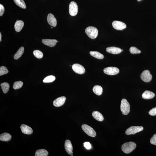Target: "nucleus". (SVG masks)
I'll return each instance as SVG.
<instances>
[{
	"label": "nucleus",
	"mask_w": 156,
	"mask_h": 156,
	"mask_svg": "<svg viewBox=\"0 0 156 156\" xmlns=\"http://www.w3.org/2000/svg\"><path fill=\"white\" fill-rule=\"evenodd\" d=\"M136 145L135 142H129L124 143L121 147L122 151L125 153L128 154L133 151L136 148Z\"/></svg>",
	"instance_id": "f257e3e1"
},
{
	"label": "nucleus",
	"mask_w": 156,
	"mask_h": 156,
	"mask_svg": "<svg viewBox=\"0 0 156 156\" xmlns=\"http://www.w3.org/2000/svg\"><path fill=\"white\" fill-rule=\"evenodd\" d=\"M85 31L87 35L91 38L95 39L98 36V30L95 27H89L86 28Z\"/></svg>",
	"instance_id": "f03ea898"
},
{
	"label": "nucleus",
	"mask_w": 156,
	"mask_h": 156,
	"mask_svg": "<svg viewBox=\"0 0 156 156\" xmlns=\"http://www.w3.org/2000/svg\"><path fill=\"white\" fill-rule=\"evenodd\" d=\"M121 110L123 114L127 115L130 112V105L127 100L123 99L121 101Z\"/></svg>",
	"instance_id": "7ed1b4c3"
},
{
	"label": "nucleus",
	"mask_w": 156,
	"mask_h": 156,
	"mask_svg": "<svg viewBox=\"0 0 156 156\" xmlns=\"http://www.w3.org/2000/svg\"><path fill=\"white\" fill-rule=\"evenodd\" d=\"M82 130L88 136L92 137H95L96 134L95 130L92 127L87 125L84 124L82 126Z\"/></svg>",
	"instance_id": "20e7f679"
},
{
	"label": "nucleus",
	"mask_w": 156,
	"mask_h": 156,
	"mask_svg": "<svg viewBox=\"0 0 156 156\" xmlns=\"http://www.w3.org/2000/svg\"><path fill=\"white\" fill-rule=\"evenodd\" d=\"M144 127L142 126H131L127 129L125 131V134L127 135L134 134L142 131Z\"/></svg>",
	"instance_id": "39448f33"
},
{
	"label": "nucleus",
	"mask_w": 156,
	"mask_h": 156,
	"mask_svg": "<svg viewBox=\"0 0 156 156\" xmlns=\"http://www.w3.org/2000/svg\"><path fill=\"white\" fill-rule=\"evenodd\" d=\"M78 7L77 4L75 2L72 1L69 4V12L71 16H75L77 14Z\"/></svg>",
	"instance_id": "423d86ee"
},
{
	"label": "nucleus",
	"mask_w": 156,
	"mask_h": 156,
	"mask_svg": "<svg viewBox=\"0 0 156 156\" xmlns=\"http://www.w3.org/2000/svg\"><path fill=\"white\" fill-rule=\"evenodd\" d=\"M103 72L107 75H114L118 74L120 72V70L116 67H108L104 69Z\"/></svg>",
	"instance_id": "0eeeda50"
},
{
	"label": "nucleus",
	"mask_w": 156,
	"mask_h": 156,
	"mask_svg": "<svg viewBox=\"0 0 156 156\" xmlns=\"http://www.w3.org/2000/svg\"><path fill=\"white\" fill-rule=\"evenodd\" d=\"M140 77L143 81L146 82H150L152 79V75L148 70L143 71L140 75Z\"/></svg>",
	"instance_id": "6e6552de"
},
{
	"label": "nucleus",
	"mask_w": 156,
	"mask_h": 156,
	"mask_svg": "<svg viewBox=\"0 0 156 156\" xmlns=\"http://www.w3.org/2000/svg\"><path fill=\"white\" fill-rule=\"evenodd\" d=\"M72 69L75 73L79 74H83L85 72V68L79 64H74L72 66Z\"/></svg>",
	"instance_id": "1a4fd4ad"
},
{
	"label": "nucleus",
	"mask_w": 156,
	"mask_h": 156,
	"mask_svg": "<svg viewBox=\"0 0 156 156\" xmlns=\"http://www.w3.org/2000/svg\"><path fill=\"white\" fill-rule=\"evenodd\" d=\"M112 25L114 29L118 30H122L126 28V25L122 22L114 21L113 22Z\"/></svg>",
	"instance_id": "9d476101"
},
{
	"label": "nucleus",
	"mask_w": 156,
	"mask_h": 156,
	"mask_svg": "<svg viewBox=\"0 0 156 156\" xmlns=\"http://www.w3.org/2000/svg\"><path fill=\"white\" fill-rule=\"evenodd\" d=\"M66 100V97L64 96L58 97L54 101L53 105L55 107H60L63 105Z\"/></svg>",
	"instance_id": "9b49d317"
},
{
	"label": "nucleus",
	"mask_w": 156,
	"mask_h": 156,
	"mask_svg": "<svg viewBox=\"0 0 156 156\" xmlns=\"http://www.w3.org/2000/svg\"><path fill=\"white\" fill-rule=\"evenodd\" d=\"M47 21L49 24L52 27H55L57 25V21L53 14H50L48 15Z\"/></svg>",
	"instance_id": "f8f14e48"
},
{
	"label": "nucleus",
	"mask_w": 156,
	"mask_h": 156,
	"mask_svg": "<svg viewBox=\"0 0 156 156\" xmlns=\"http://www.w3.org/2000/svg\"><path fill=\"white\" fill-rule=\"evenodd\" d=\"M64 148L67 153L71 155L73 153V148L72 144L70 140H67L65 142Z\"/></svg>",
	"instance_id": "ddd939ff"
},
{
	"label": "nucleus",
	"mask_w": 156,
	"mask_h": 156,
	"mask_svg": "<svg viewBox=\"0 0 156 156\" xmlns=\"http://www.w3.org/2000/svg\"><path fill=\"white\" fill-rule=\"evenodd\" d=\"M21 131L24 134H31L33 133V130L31 127L25 124H22L20 127Z\"/></svg>",
	"instance_id": "4468645a"
},
{
	"label": "nucleus",
	"mask_w": 156,
	"mask_h": 156,
	"mask_svg": "<svg viewBox=\"0 0 156 156\" xmlns=\"http://www.w3.org/2000/svg\"><path fill=\"white\" fill-rule=\"evenodd\" d=\"M42 42L44 44L52 47L55 46L57 42V41L55 40L43 39L42 40Z\"/></svg>",
	"instance_id": "2eb2a0df"
},
{
	"label": "nucleus",
	"mask_w": 156,
	"mask_h": 156,
	"mask_svg": "<svg viewBox=\"0 0 156 156\" xmlns=\"http://www.w3.org/2000/svg\"><path fill=\"white\" fill-rule=\"evenodd\" d=\"M106 51L108 53L112 54H118L121 52V49L118 47H108L106 49Z\"/></svg>",
	"instance_id": "dca6fc26"
},
{
	"label": "nucleus",
	"mask_w": 156,
	"mask_h": 156,
	"mask_svg": "<svg viewBox=\"0 0 156 156\" xmlns=\"http://www.w3.org/2000/svg\"><path fill=\"white\" fill-rule=\"evenodd\" d=\"M155 96L154 93L149 90L145 91L142 95V98L144 99H152Z\"/></svg>",
	"instance_id": "f3484780"
},
{
	"label": "nucleus",
	"mask_w": 156,
	"mask_h": 156,
	"mask_svg": "<svg viewBox=\"0 0 156 156\" xmlns=\"http://www.w3.org/2000/svg\"><path fill=\"white\" fill-rule=\"evenodd\" d=\"M92 115L94 118L97 121H102L104 120V118L102 115L98 111H94L92 113Z\"/></svg>",
	"instance_id": "a211bd4d"
},
{
	"label": "nucleus",
	"mask_w": 156,
	"mask_h": 156,
	"mask_svg": "<svg viewBox=\"0 0 156 156\" xmlns=\"http://www.w3.org/2000/svg\"><path fill=\"white\" fill-rule=\"evenodd\" d=\"M11 135L7 133H4L0 135V140L3 141H8L11 139Z\"/></svg>",
	"instance_id": "6ab92c4d"
},
{
	"label": "nucleus",
	"mask_w": 156,
	"mask_h": 156,
	"mask_svg": "<svg viewBox=\"0 0 156 156\" xmlns=\"http://www.w3.org/2000/svg\"><path fill=\"white\" fill-rule=\"evenodd\" d=\"M24 23L21 20L18 21H16L15 24V29L16 31L19 32L22 29Z\"/></svg>",
	"instance_id": "aec40b11"
},
{
	"label": "nucleus",
	"mask_w": 156,
	"mask_h": 156,
	"mask_svg": "<svg viewBox=\"0 0 156 156\" xmlns=\"http://www.w3.org/2000/svg\"><path fill=\"white\" fill-rule=\"evenodd\" d=\"M93 90L95 94L97 95H100L102 94L103 88L100 86H95L93 88Z\"/></svg>",
	"instance_id": "412c9836"
},
{
	"label": "nucleus",
	"mask_w": 156,
	"mask_h": 156,
	"mask_svg": "<svg viewBox=\"0 0 156 156\" xmlns=\"http://www.w3.org/2000/svg\"><path fill=\"white\" fill-rule=\"evenodd\" d=\"M90 54L94 57L99 59H103L104 58V56L102 54H101L98 52L96 51H91L90 52Z\"/></svg>",
	"instance_id": "4be33fe9"
},
{
	"label": "nucleus",
	"mask_w": 156,
	"mask_h": 156,
	"mask_svg": "<svg viewBox=\"0 0 156 156\" xmlns=\"http://www.w3.org/2000/svg\"><path fill=\"white\" fill-rule=\"evenodd\" d=\"M48 155V152L45 149H39L36 151L35 156H47Z\"/></svg>",
	"instance_id": "5701e85b"
},
{
	"label": "nucleus",
	"mask_w": 156,
	"mask_h": 156,
	"mask_svg": "<svg viewBox=\"0 0 156 156\" xmlns=\"http://www.w3.org/2000/svg\"><path fill=\"white\" fill-rule=\"evenodd\" d=\"M24 49L23 47H21L19 48L16 53L15 54L14 58L16 60L18 59L23 55L24 52Z\"/></svg>",
	"instance_id": "b1692460"
},
{
	"label": "nucleus",
	"mask_w": 156,
	"mask_h": 156,
	"mask_svg": "<svg viewBox=\"0 0 156 156\" xmlns=\"http://www.w3.org/2000/svg\"><path fill=\"white\" fill-rule=\"evenodd\" d=\"M1 86L4 94L7 93L9 90L10 85L7 82H5L2 83L1 84Z\"/></svg>",
	"instance_id": "393cba45"
},
{
	"label": "nucleus",
	"mask_w": 156,
	"mask_h": 156,
	"mask_svg": "<svg viewBox=\"0 0 156 156\" xmlns=\"http://www.w3.org/2000/svg\"><path fill=\"white\" fill-rule=\"evenodd\" d=\"M15 3L20 8L25 9L26 6L25 2L23 0H14Z\"/></svg>",
	"instance_id": "a878e982"
},
{
	"label": "nucleus",
	"mask_w": 156,
	"mask_h": 156,
	"mask_svg": "<svg viewBox=\"0 0 156 156\" xmlns=\"http://www.w3.org/2000/svg\"><path fill=\"white\" fill-rule=\"evenodd\" d=\"M56 78L53 75H49L45 78L43 82L44 83H50L55 81Z\"/></svg>",
	"instance_id": "bb28decb"
},
{
	"label": "nucleus",
	"mask_w": 156,
	"mask_h": 156,
	"mask_svg": "<svg viewBox=\"0 0 156 156\" xmlns=\"http://www.w3.org/2000/svg\"><path fill=\"white\" fill-rule=\"evenodd\" d=\"M23 85V82L21 81L15 82L13 85V88L14 89L16 90L21 88Z\"/></svg>",
	"instance_id": "cd10ccee"
},
{
	"label": "nucleus",
	"mask_w": 156,
	"mask_h": 156,
	"mask_svg": "<svg viewBox=\"0 0 156 156\" xmlns=\"http://www.w3.org/2000/svg\"><path fill=\"white\" fill-rule=\"evenodd\" d=\"M33 54L34 55L36 58H39V59L42 58L43 56V54L42 52L40 50H37L34 51Z\"/></svg>",
	"instance_id": "c85d7f7f"
},
{
	"label": "nucleus",
	"mask_w": 156,
	"mask_h": 156,
	"mask_svg": "<svg viewBox=\"0 0 156 156\" xmlns=\"http://www.w3.org/2000/svg\"><path fill=\"white\" fill-rule=\"evenodd\" d=\"M8 72L7 68L4 66H2L0 68V76L6 74Z\"/></svg>",
	"instance_id": "c756f323"
},
{
	"label": "nucleus",
	"mask_w": 156,
	"mask_h": 156,
	"mask_svg": "<svg viewBox=\"0 0 156 156\" xmlns=\"http://www.w3.org/2000/svg\"><path fill=\"white\" fill-rule=\"evenodd\" d=\"M129 51L132 54H138L141 53V51L139 50L137 48L134 47L130 48Z\"/></svg>",
	"instance_id": "7c9ffc66"
},
{
	"label": "nucleus",
	"mask_w": 156,
	"mask_h": 156,
	"mask_svg": "<svg viewBox=\"0 0 156 156\" xmlns=\"http://www.w3.org/2000/svg\"><path fill=\"white\" fill-rule=\"evenodd\" d=\"M150 142L151 144L156 146V134H154L151 138Z\"/></svg>",
	"instance_id": "2f4dec72"
},
{
	"label": "nucleus",
	"mask_w": 156,
	"mask_h": 156,
	"mask_svg": "<svg viewBox=\"0 0 156 156\" xmlns=\"http://www.w3.org/2000/svg\"><path fill=\"white\" fill-rule=\"evenodd\" d=\"M149 113L151 116H154L156 115V107L153 108L149 112Z\"/></svg>",
	"instance_id": "473e14b6"
},
{
	"label": "nucleus",
	"mask_w": 156,
	"mask_h": 156,
	"mask_svg": "<svg viewBox=\"0 0 156 156\" xmlns=\"http://www.w3.org/2000/svg\"><path fill=\"white\" fill-rule=\"evenodd\" d=\"M84 147L87 149H90L92 148V146L89 142H85L84 143Z\"/></svg>",
	"instance_id": "72a5a7b5"
},
{
	"label": "nucleus",
	"mask_w": 156,
	"mask_h": 156,
	"mask_svg": "<svg viewBox=\"0 0 156 156\" xmlns=\"http://www.w3.org/2000/svg\"><path fill=\"white\" fill-rule=\"evenodd\" d=\"M4 12V6L0 4V16H3Z\"/></svg>",
	"instance_id": "f704fd0d"
},
{
	"label": "nucleus",
	"mask_w": 156,
	"mask_h": 156,
	"mask_svg": "<svg viewBox=\"0 0 156 156\" xmlns=\"http://www.w3.org/2000/svg\"><path fill=\"white\" fill-rule=\"evenodd\" d=\"M1 38H2V34L1 32V33H0V42H1V41H2V40H1Z\"/></svg>",
	"instance_id": "c9c22d12"
},
{
	"label": "nucleus",
	"mask_w": 156,
	"mask_h": 156,
	"mask_svg": "<svg viewBox=\"0 0 156 156\" xmlns=\"http://www.w3.org/2000/svg\"><path fill=\"white\" fill-rule=\"evenodd\" d=\"M71 156H73V153H71Z\"/></svg>",
	"instance_id": "e433bc0d"
},
{
	"label": "nucleus",
	"mask_w": 156,
	"mask_h": 156,
	"mask_svg": "<svg viewBox=\"0 0 156 156\" xmlns=\"http://www.w3.org/2000/svg\"><path fill=\"white\" fill-rule=\"evenodd\" d=\"M142 1V0H137V1Z\"/></svg>",
	"instance_id": "4c0bfd02"
},
{
	"label": "nucleus",
	"mask_w": 156,
	"mask_h": 156,
	"mask_svg": "<svg viewBox=\"0 0 156 156\" xmlns=\"http://www.w3.org/2000/svg\"><path fill=\"white\" fill-rule=\"evenodd\" d=\"M123 51V50L121 49V51Z\"/></svg>",
	"instance_id": "58836bf2"
},
{
	"label": "nucleus",
	"mask_w": 156,
	"mask_h": 156,
	"mask_svg": "<svg viewBox=\"0 0 156 156\" xmlns=\"http://www.w3.org/2000/svg\"><path fill=\"white\" fill-rule=\"evenodd\" d=\"M51 29H53V27H51Z\"/></svg>",
	"instance_id": "ea45409f"
},
{
	"label": "nucleus",
	"mask_w": 156,
	"mask_h": 156,
	"mask_svg": "<svg viewBox=\"0 0 156 156\" xmlns=\"http://www.w3.org/2000/svg\"><path fill=\"white\" fill-rule=\"evenodd\" d=\"M58 42V41H57V42Z\"/></svg>",
	"instance_id": "a19ab883"
}]
</instances>
